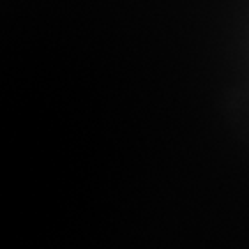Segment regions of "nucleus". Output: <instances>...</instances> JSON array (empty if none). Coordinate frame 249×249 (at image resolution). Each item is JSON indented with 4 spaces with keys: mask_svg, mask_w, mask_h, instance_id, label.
Masks as SVG:
<instances>
[]
</instances>
